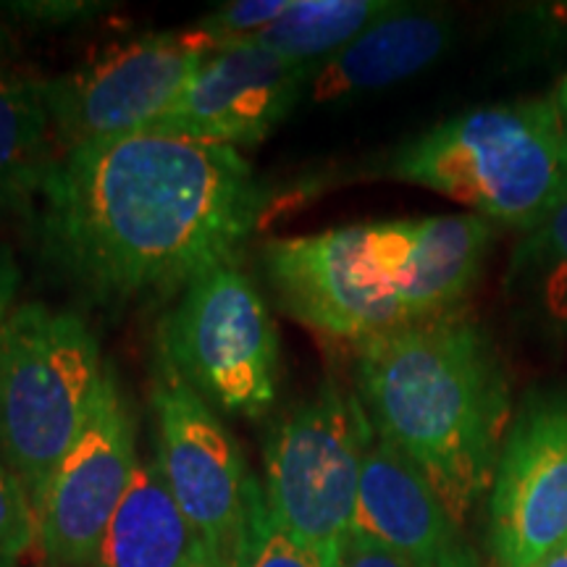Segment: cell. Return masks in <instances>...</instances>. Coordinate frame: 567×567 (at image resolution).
Masks as SVG:
<instances>
[{"instance_id": "cell-1", "label": "cell", "mask_w": 567, "mask_h": 567, "mask_svg": "<svg viewBox=\"0 0 567 567\" xmlns=\"http://www.w3.org/2000/svg\"><path fill=\"white\" fill-rule=\"evenodd\" d=\"M266 203V184L239 151L145 130L59 153L34 221L45 264L118 310L237 264Z\"/></svg>"}, {"instance_id": "cell-2", "label": "cell", "mask_w": 567, "mask_h": 567, "mask_svg": "<svg viewBox=\"0 0 567 567\" xmlns=\"http://www.w3.org/2000/svg\"><path fill=\"white\" fill-rule=\"evenodd\" d=\"M375 436L405 455L463 523L488 494L513 405L492 337L455 310L408 323L354 352Z\"/></svg>"}, {"instance_id": "cell-3", "label": "cell", "mask_w": 567, "mask_h": 567, "mask_svg": "<svg viewBox=\"0 0 567 567\" xmlns=\"http://www.w3.org/2000/svg\"><path fill=\"white\" fill-rule=\"evenodd\" d=\"M392 176L530 231L567 197V124L551 101L463 113L400 147Z\"/></svg>"}, {"instance_id": "cell-4", "label": "cell", "mask_w": 567, "mask_h": 567, "mask_svg": "<svg viewBox=\"0 0 567 567\" xmlns=\"http://www.w3.org/2000/svg\"><path fill=\"white\" fill-rule=\"evenodd\" d=\"M105 368L71 310L24 302L0 334V455L40 513L48 486L90 421Z\"/></svg>"}, {"instance_id": "cell-5", "label": "cell", "mask_w": 567, "mask_h": 567, "mask_svg": "<svg viewBox=\"0 0 567 567\" xmlns=\"http://www.w3.org/2000/svg\"><path fill=\"white\" fill-rule=\"evenodd\" d=\"M373 436L358 392L337 379H323L268 434V513L323 567H342Z\"/></svg>"}, {"instance_id": "cell-6", "label": "cell", "mask_w": 567, "mask_h": 567, "mask_svg": "<svg viewBox=\"0 0 567 567\" xmlns=\"http://www.w3.org/2000/svg\"><path fill=\"white\" fill-rule=\"evenodd\" d=\"M158 352L216 413L258 421L279 394V331L255 281L237 264L189 284L161 326Z\"/></svg>"}, {"instance_id": "cell-7", "label": "cell", "mask_w": 567, "mask_h": 567, "mask_svg": "<svg viewBox=\"0 0 567 567\" xmlns=\"http://www.w3.org/2000/svg\"><path fill=\"white\" fill-rule=\"evenodd\" d=\"M213 51L203 32H151L42 80L59 153L151 130Z\"/></svg>"}, {"instance_id": "cell-8", "label": "cell", "mask_w": 567, "mask_h": 567, "mask_svg": "<svg viewBox=\"0 0 567 567\" xmlns=\"http://www.w3.org/2000/svg\"><path fill=\"white\" fill-rule=\"evenodd\" d=\"M158 467L195 534L234 565L260 484L221 417L158 352L151 384Z\"/></svg>"}, {"instance_id": "cell-9", "label": "cell", "mask_w": 567, "mask_h": 567, "mask_svg": "<svg viewBox=\"0 0 567 567\" xmlns=\"http://www.w3.org/2000/svg\"><path fill=\"white\" fill-rule=\"evenodd\" d=\"M264 266L284 313L331 342L358 347L408 326L400 297L373 258L368 224L274 239Z\"/></svg>"}, {"instance_id": "cell-10", "label": "cell", "mask_w": 567, "mask_h": 567, "mask_svg": "<svg viewBox=\"0 0 567 567\" xmlns=\"http://www.w3.org/2000/svg\"><path fill=\"white\" fill-rule=\"evenodd\" d=\"M567 538V389L530 394L509 421L492 488L496 567H536Z\"/></svg>"}, {"instance_id": "cell-11", "label": "cell", "mask_w": 567, "mask_h": 567, "mask_svg": "<svg viewBox=\"0 0 567 567\" xmlns=\"http://www.w3.org/2000/svg\"><path fill=\"white\" fill-rule=\"evenodd\" d=\"M137 465L132 410L116 373L105 365L90 421L55 471L38 513L45 563L92 567Z\"/></svg>"}, {"instance_id": "cell-12", "label": "cell", "mask_w": 567, "mask_h": 567, "mask_svg": "<svg viewBox=\"0 0 567 567\" xmlns=\"http://www.w3.org/2000/svg\"><path fill=\"white\" fill-rule=\"evenodd\" d=\"M316 66L284 61L255 45L213 53L151 130L208 145L258 147L308 92Z\"/></svg>"}, {"instance_id": "cell-13", "label": "cell", "mask_w": 567, "mask_h": 567, "mask_svg": "<svg viewBox=\"0 0 567 567\" xmlns=\"http://www.w3.org/2000/svg\"><path fill=\"white\" fill-rule=\"evenodd\" d=\"M375 264L394 287L408 323L455 313L476 287L492 226L476 213L368 224Z\"/></svg>"}, {"instance_id": "cell-14", "label": "cell", "mask_w": 567, "mask_h": 567, "mask_svg": "<svg viewBox=\"0 0 567 567\" xmlns=\"http://www.w3.org/2000/svg\"><path fill=\"white\" fill-rule=\"evenodd\" d=\"M354 528L379 538L410 567H481L463 523L405 455L381 436L365 452Z\"/></svg>"}, {"instance_id": "cell-15", "label": "cell", "mask_w": 567, "mask_h": 567, "mask_svg": "<svg viewBox=\"0 0 567 567\" xmlns=\"http://www.w3.org/2000/svg\"><path fill=\"white\" fill-rule=\"evenodd\" d=\"M452 19L436 9L396 3L350 45L318 63L308 95L313 103H342L421 74L452 42Z\"/></svg>"}, {"instance_id": "cell-16", "label": "cell", "mask_w": 567, "mask_h": 567, "mask_svg": "<svg viewBox=\"0 0 567 567\" xmlns=\"http://www.w3.org/2000/svg\"><path fill=\"white\" fill-rule=\"evenodd\" d=\"M200 544L158 460H140L92 567H184Z\"/></svg>"}, {"instance_id": "cell-17", "label": "cell", "mask_w": 567, "mask_h": 567, "mask_svg": "<svg viewBox=\"0 0 567 567\" xmlns=\"http://www.w3.org/2000/svg\"><path fill=\"white\" fill-rule=\"evenodd\" d=\"M59 158L42 80L0 63V213H30Z\"/></svg>"}, {"instance_id": "cell-18", "label": "cell", "mask_w": 567, "mask_h": 567, "mask_svg": "<svg viewBox=\"0 0 567 567\" xmlns=\"http://www.w3.org/2000/svg\"><path fill=\"white\" fill-rule=\"evenodd\" d=\"M394 6L389 0H292L289 11L247 45L264 48L284 61L318 66Z\"/></svg>"}, {"instance_id": "cell-19", "label": "cell", "mask_w": 567, "mask_h": 567, "mask_svg": "<svg viewBox=\"0 0 567 567\" xmlns=\"http://www.w3.org/2000/svg\"><path fill=\"white\" fill-rule=\"evenodd\" d=\"M513 287L544 321L567 334V197L517 247Z\"/></svg>"}, {"instance_id": "cell-20", "label": "cell", "mask_w": 567, "mask_h": 567, "mask_svg": "<svg viewBox=\"0 0 567 567\" xmlns=\"http://www.w3.org/2000/svg\"><path fill=\"white\" fill-rule=\"evenodd\" d=\"M231 567H323L308 549L300 547L268 513L264 486L252 499L243 544Z\"/></svg>"}, {"instance_id": "cell-21", "label": "cell", "mask_w": 567, "mask_h": 567, "mask_svg": "<svg viewBox=\"0 0 567 567\" xmlns=\"http://www.w3.org/2000/svg\"><path fill=\"white\" fill-rule=\"evenodd\" d=\"M292 0H237V3L218 6L213 13L197 19L195 30L210 40L213 51L243 45L258 38L268 27H274L289 11Z\"/></svg>"}, {"instance_id": "cell-22", "label": "cell", "mask_w": 567, "mask_h": 567, "mask_svg": "<svg viewBox=\"0 0 567 567\" xmlns=\"http://www.w3.org/2000/svg\"><path fill=\"white\" fill-rule=\"evenodd\" d=\"M40 542V523L24 486L0 455V567H19Z\"/></svg>"}, {"instance_id": "cell-23", "label": "cell", "mask_w": 567, "mask_h": 567, "mask_svg": "<svg viewBox=\"0 0 567 567\" xmlns=\"http://www.w3.org/2000/svg\"><path fill=\"white\" fill-rule=\"evenodd\" d=\"M3 9L24 24L55 30V27L84 24V21L103 17L105 9H113V6L101 0H13V3H3Z\"/></svg>"}, {"instance_id": "cell-24", "label": "cell", "mask_w": 567, "mask_h": 567, "mask_svg": "<svg viewBox=\"0 0 567 567\" xmlns=\"http://www.w3.org/2000/svg\"><path fill=\"white\" fill-rule=\"evenodd\" d=\"M342 567H410L400 555H394L379 538L352 528L342 555Z\"/></svg>"}, {"instance_id": "cell-25", "label": "cell", "mask_w": 567, "mask_h": 567, "mask_svg": "<svg viewBox=\"0 0 567 567\" xmlns=\"http://www.w3.org/2000/svg\"><path fill=\"white\" fill-rule=\"evenodd\" d=\"M21 284L19 264L13 260V252L6 245H0V334L13 313V300H17Z\"/></svg>"}, {"instance_id": "cell-26", "label": "cell", "mask_w": 567, "mask_h": 567, "mask_svg": "<svg viewBox=\"0 0 567 567\" xmlns=\"http://www.w3.org/2000/svg\"><path fill=\"white\" fill-rule=\"evenodd\" d=\"M184 567H226V565L216 555H213V551L205 547V544H200V549L195 551V557L189 559V563Z\"/></svg>"}, {"instance_id": "cell-27", "label": "cell", "mask_w": 567, "mask_h": 567, "mask_svg": "<svg viewBox=\"0 0 567 567\" xmlns=\"http://www.w3.org/2000/svg\"><path fill=\"white\" fill-rule=\"evenodd\" d=\"M17 51V42H13V34H11V27L6 24V19L0 17V63H3L9 55Z\"/></svg>"}, {"instance_id": "cell-28", "label": "cell", "mask_w": 567, "mask_h": 567, "mask_svg": "<svg viewBox=\"0 0 567 567\" xmlns=\"http://www.w3.org/2000/svg\"><path fill=\"white\" fill-rule=\"evenodd\" d=\"M536 567H567V538H565V542H559L557 547L551 549L549 555L544 557Z\"/></svg>"}, {"instance_id": "cell-29", "label": "cell", "mask_w": 567, "mask_h": 567, "mask_svg": "<svg viewBox=\"0 0 567 567\" xmlns=\"http://www.w3.org/2000/svg\"><path fill=\"white\" fill-rule=\"evenodd\" d=\"M555 103H557V109H559V113H563V118H565V124H567V76L563 80V84H559Z\"/></svg>"}, {"instance_id": "cell-30", "label": "cell", "mask_w": 567, "mask_h": 567, "mask_svg": "<svg viewBox=\"0 0 567 567\" xmlns=\"http://www.w3.org/2000/svg\"><path fill=\"white\" fill-rule=\"evenodd\" d=\"M38 567H59V565H51V563H45V565H38Z\"/></svg>"}]
</instances>
